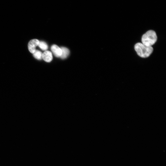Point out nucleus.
<instances>
[{
	"label": "nucleus",
	"instance_id": "obj_1",
	"mask_svg": "<svg viewBox=\"0 0 166 166\" xmlns=\"http://www.w3.org/2000/svg\"><path fill=\"white\" fill-rule=\"evenodd\" d=\"M134 49L137 54L143 58L148 57L153 51L152 46H147L140 42L136 43L135 45Z\"/></svg>",
	"mask_w": 166,
	"mask_h": 166
},
{
	"label": "nucleus",
	"instance_id": "obj_2",
	"mask_svg": "<svg viewBox=\"0 0 166 166\" xmlns=\"http://www.w3.org/2000/svg\"><path fill=\"white\" fill-rule=\"evenodd\" d=\"M157 37L153 30H149L144 34L141 38L142 43L148 46H152L156 42Z\"/></svg>",
	"mask_w": 166,
	"mask_h": 166
},
{
	"label": "nucleus",
	"instance_id": "obj_3",
	"mask_svg": "<svg viewBox=\"0 0 166 166\" xmlns=\"http://www.w3.org/2000/svg\"><path fill=\"white\" fill-rule=\"evenodd\" d=\"M39 41L37 39H33L30 40L28 43V48L29 51L33 53L36 50V48L38 46Z\"/></svg>",
	"mask_w": 166,
	"mask_h": 166
},
{
	"label": "nucleus",
	"instance_id": "obj_4",
	"mask_svg": "<svg viewBox=\"0 0 166 166\" xmlns=\"http://www.w3.org/2000/svg\"><path fill=\"white\" fill-rule=\"evenodd\" d=\"M51 49L55 57H60L62 53L61 49L60 48L56 45H53L51 46Z\"/></svg>",
	"mask_w": 166,
	"mask_h": 166
},
{
	"label": "nucleus",
	"instance_id": "obj_5",
	"mask_svg": "<svg viewBox=\"0 0 166 166\" xmlns=\"http://www.w3.org/2000/svg\"><path fill=\"white\" fill-rule=\"evenodd\" d=\"M42 58L46 62H50L53 59L52 53L49 51L45 50L42 53Z\"/></svg>",
	"mask_w": 166,
	"mask_h": 166
},
{
	"label": "nucleus",
	"instance_id": "obj_6",
	"mask_svg": "<svg viewBox=\"0 0 166 166\" xmlns=\"http://www.w3.org/2000/svg\"><path fill=\"white\" fill-rule=\"evenodd\" d=\"M62 53L60 57L62 59L66 58L69 55V51L68 49L65 47H61V48Z\"/></svg>",
	"mask_w": 166,
	"mask_h": 166
},
{
	"label": "nucleus",
	"instance_id": "obj_7",
	"mask_svg": "<svg viewBox=\"0 0 166 166\" xmlns=\"http://www.w3.org/2000/svg\"><path fill=\"white\" fill-rule=\"evenodd\" d=\"M42 53L40 51L38 50H36L33 53L34 57L36 59L39 60L42 59Z\"/></svg>",
	"mask_w": 166,
	"mask_h": 166
},
{
	"label": "nucleus",
	"instance_id": "obj_8",
	"mask_svg": "<svg viewBox=\"0 0 166 166\" xmlns=\"http://www.w3.org/2000/svg\"><path fill=\"white\" fill-rule=\"evenodd\" d=\"M38 46L43 50H46L48 48L47 44L43 41H39L38 45Z\"/></svg>",
	"mask_w": 166,
	"mask_h": 166
}]
</instances>
